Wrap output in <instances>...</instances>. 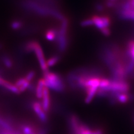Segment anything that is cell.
Returning a JSON list of instances; mask_svg holds the SVG:
<instances>
[{"label":"cell","instance_id":"obj_4","mask_svg":"<svg viewBox=\"0 0 134 134\" xmlns=\"http://www.w3.org/2000/svg\"><path fill=\"white\" fill-rule=\"evenodd\" d=\"M91 19L94 26L99 30L103 28L109 27L111 23L110 18L107 16L93 15L92 16Z\"/></svg>","mask_w":134,"mask_h":134},{"label":"cell","instance_id":"obj_21","mask_svg":"<svg viewBox=\"0 0 134 134\" xmlns=\"http://www.w3.org/2000/svg\"><path fill=\"white\" fill-rule=\"evenodd\" d=\"M100 31L104 36H109L111 35V30L109 27L103 28L101 29V30H100Z\"/></svg>","mask_w":134,"mask_h":134},{"label":"cell","instance_id":"obj_8","mask_svg":"<svg viewBox=\"0 0 134 134\" xmlns=\"http://www.w3.org/2000/svg\"><path fill=\"white\" fill-rule=\"evenodd\" d=\"M98 88L97 87H91L86 90V96L85 98V103H90L92 101L96 96Z\"/></svg>","mask_w":134,"mask_h":134},{"label":"cell","instance_id":"obj_24","mask_svg":"<svg viewBox=\"0 0 134 134\" xmlns=\"http://www.w3.org/2000/svg\"><path fill=\"white\" fill-rule=\"evenodd\" d=\"M130 3V6L131 8H134V0H130L129 1Z\"/></svg>","mask_w":134,"mask_h":134},{"label":"cell","instance_id":"obj_2","mask_svg":"<svg viewBox=\"0 0 134 134\" xmlns=\"http://www.w3.org/2000/svg\"><path fill=\"white\" fill-rule=\"evenodd\" d=\"M44 79V78H43ZM45 86L49 89L57 92H63L65 89V85L62 77L59 74L58 77L52 80L44 79Z\"/></svg>","mask_w":134,"mask_h":134},{"label":"cell","instance_id":"obj_19","mask_svg":"<svg viewBox=\"0 0 134 134\" xmlns=\"http://www.w3.org/2000/svg\"><path fill=\"white\" fill-rule=\"evenodd\" d=\"M27 80L25 78V77L24 78H23V77L19 78V79H18L16 81V82L15 83V85L16 87H17L18 88H19L20 86H21Z\"/></svg>","mask_w":134,"mask_h":134},{"label":"cell","instance_id":"obj_18","mask_svg":"<svg viewBox=\"0 0 134 134\" xmlns=\"http://www.w3.org/2000/svg\"><path fill=\"white\" fill-rule=\"evenodd\" d=\"M81 25L82 26L86 27V26H93V21H92V20L91 18V19H87L83 20L81 23Z\"/></svg>","mask_w":134,"mask_h":134},{"label":"cell","instance_id":"obj_23","mask_svg":"<svg viewBox=\"0 0 134 134\" xmlns=\"http://www.w3.org/2000/svg\"><path fill=\"white\" fill-rule=\"evenodd\" d=\"M96 9H97L98 11H100L103 10V6L102 5H100V4H97V5H96Z\"/></svg>","mask_w":134,"mask_h":134},{"label":"cell","instance_id":"obj_22","mask_svg":"<svg viewBox=\"0 0 134 134\" xmlns=\"http://www.w3.org/2000/svg\"><path fill=\"white\" fill-rule=\"evenodd\" d=\"M36 134H47V130L45 129H40L37 131Z\"/></svg>","mask_w":134,"mask_h":134},{"label":"cell","instance_id":"obj_15","mask_svg":"<svg viewBox=\"0 0 134 134\" xmlns=\"http://www.w3.org/2000/svg\"><path fill=\"white\" fill-rule=\"evenodd\" d=\"M4 88H5L6 90L9 91L10 92H12V93H14L15 94H20V93L18 88L16 87L15 85H14V84H12L8 81L6 83V85L5 86V87H4Z\"/></svg>","mask_w":134,"mask_h":134},{"label":"cell","instance_id":"obj_12","mask_svg":"<svg viewBox=\"0 0 134 134\" xmlns=\"http://www.w3.org/2000/svg\"><path fill=\"white\" fill-rule=\"evenodd\" d=\"M58 32L53 29H49L45 32V38L49 41H53L57 38Z\"/></svg>","mask_w":134,"mask_h":134},{"label":"cell","instance_id":"obj_11","mask_svg":"<svg viewBox=\"0 0 134 134\" xmlns=\"http://www.w3.org/2000/svg\"><path fill=\"white\" fill-rule=\"evenodd\" d=\"M20 130L23 134H36L37 131L31 125L22 124L20 126Z\"/></svg>","mask_w":134,"mask_h":134},{"label":"cell","instance_id":"obj_25","mask_svg":"<svg viewBox=\"0 0 134 134\" xmlns=\"http://www.w3.org/2000/svg\"><path fill=\"white\" fill-rule=\"evenodd\" d=\"M2 48V45L0 43V49H1Z\"/></svg>","mask_w":134,"mask_h":134},{"label":"cell","instance_id":"obj_6","mask_svg":"<svg viewBox=\"0 0 134 134\" xmlns=\"http://www.w3.org/2000/svg\"><path fill=\"white\" fill-rule=\"evenodd\" d=\"M81 121L75 114H71L68 118V125L72 134H78L79 125Z\"/></svg>","mask_w":134,"mask_h":134},{"label":"cell","instance_id":"obj_5","mask_svg":"<svg viewBox=\"0 0 134 134\" xmlns=\"http://www.w3.org/2000/svg\"><path fill=\"white\" fill-rule=\"evenodd\" d=\"M31 107L33 111H34L37 117L41 122L43 123H46L48 121L47 114L42 107L41 103L40 102H34L31 104Z\"/></svg>","mask_w":134,"mask_h":134},{"label":"cell","instance_id":"obj_13","mask_svg":"<svg viewBox=\"0 0 134 134\" xmlns=\"http://www.w3.org/2000/svg\"><path fill=\"white\" fill-rule=\"evenodd\" d=\"M1 60L2 62L7 68H11L13 66V62L11 59L6 54H3L1 57Z\"/></svg>","mask_w":134,"mask_h":134},{"label":"cell","instance_id":"obj_9","mask_svg":"<svg viewBox=\"0 0 134 134\" xmlns=\"http://www.w3.org/2000/svg\"><path fill=\"white\" fill-rule=\"evenodd\" d=\"M45 82L43 78L40 79L37 82V85L36 86L35 89V94L37 98L41 99L42 98V96H43V89L45 87Z\"/></svg>","mask_w":134,"mask_h":134},{"label":"cell","instance_id":"obj_3","mask_svg":"<svg viewBox=\"0 0 134 134\" xmlns=\"http://www.w3.org/2000/svg\"><path fill=\"white\" fill-rule=\"evenodd\" d=\"M33 52L36 54L40 68L42 71H43V72H47V71L49 70L48 67L47 65V63H46L43 50H42V48L39 43L36 41H35L34 45Z\"/></svg>","mask_w":134,"mask_h":134},{"label":"cell","instance_id":"obj_10","mask_svg":"<svg viewBox=\"0 0 134 134\" xmlns=\"http://www.w3.org/2000/svg\"><path fill=\"white\" fill-rule=\"evenodd\" d=\"M125 54L127 58L134 60V40H130L127 43Z\"/></svg>","mask_w":134,"mask_h":134},{"label":"cell","instance_id":"obj_7","mask_svg":"<svg viewBox=\"0 0 134 134\" xmlns=\"http://www.w3.org/2000/svg\"><path fill=\"white\" fill-rule=\"evenodd\" d=\"M41 105L44 111L47 113L49 111L50 107V97L49 90L47 87H44L43 91V96H42Z\"/></svg>","mask_w":134,"mask_h":134},{"label":"cell","instance_id":"obj_17","mask_svg":"<svg viewBox=\"0 0 134 134\" xmlns=\"http://www.w3.org/2000/svg\"><path fill=\"white\" fill-rule=\"evenodd\" d=\"M36 73L34 70H30L26 74L25 77V78L29 82H31L32 79L35 77Z\"/></svg>","mask_w":134,"mask_h":134},{"label":"cell","instance_id":"obj_1","mask_svg":"<svg viewBox=\"0 0 134 134\" xmlns=\"http://www.w3.org/2000/svg\"><path fill=\"white\" fill-rule=\"evenodd\" d=\"M130 90V86L127 81L115 80L111 78V84L107 91L128 93Z\"/></svg>","mask_w":134,"mask_h":134},{"label":"cell","instance_id":"obj_20","mask_svg":"<svg viewBox=\"0 0 134 134\" xmlns=\"http://www.w3.org/2000/svg\"><path fill=\"white\" fill-rule=\"evenodd\" d=\"M30 82L26 81L21 86H20L19 88H18V89H19L20 93H21V92H23L25 91H26V90H27L29 85H30Z\"/></svg>","mask_w":134,"mask_h":134},{"label":"cell","instance_id":"obj_26","mask_svg":"<svg viewBox=\"0 0 134 134\" xmlns=\"http://www.w3.org/2000/svg\"><path fill=\"white\" fill-rule=\"evenodd\" d=\"M110 1H112V2H114L115 1H116V0H109Z\"/></svg>","mask_w":134,"mask_h":134},{"label":"cell","instance_id":"obj_14","mask_svg":"<svg viewBox=\"0 0 134 134\" xmlns=\"http://www.w3.org/2000/svg\"><path fill=\"white\" fill-rule=\"evenodd\" d=\"M60 59V57L58 55L53 56L48 59L46 61V63H47V65L48 67V68L49 67H52L54 65L57 64L59 62Z\"/></svg>","mask_w":134,"mask_h":134},{"label":"cell","instance_id":"obj_16","mask_svg":"<svg viewBox=\"0 0 134 134\" xmlns=\"http://www.w3.org/2000/svg\"><path fill=\"white\" fill-rule=\"evenodd\" d=\"M23 26V23L19 20H14L11 24V27L14 30H18Z\"/></svg>","mask_w":134,"mask_h":134}]
</instances>
